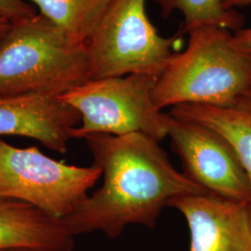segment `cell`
<instances>
[{"label": "cell", "mask_w": 251, "mask_h": 251, "mask_svg": "<svg viewBox=\"0 0 251 251\" xmlns=\"http://www.w3.org/2000/svg\"><path fill=\"white\" fill-rule=\"evenodd\" d=\"M158 77L152 73H134L90 79L60 96L80 115L81 126L73 128L72 139L142 133L159 143L168 137L171 116L152 101Z\"/></svg>", "instance_id": "cell-4"}, {"label": "cell", "mask_w": 251, "mask_h": 251, "mask_svg": "<svg viewBox=\"0 0 251 251\" xmlns=\"http://www.w3.org/2000/svg\"><path fill=\"white\" fill-rule=\"evenodd\" d=\"M31 251L29 250H25V249H12V250H5V251Z\"/></svg>", "instance_id": "cell-18"}, {"label": "cell", "mask_w": 251, "mask_h": 251, "mask_svg": "<svg viewBox=\"0 0 251 251\" xmlns=\"http://www.w3.org/2000/svg\"><path fill=\"white\" fill-rule=\"evenodd\" d=\"M168 206L188 224L189 251H251L250 203L206 193L174 198Z\"/></svg>", "instance_id": "cell-8"}, {"label": "cell", "mask_w": 251, "mask_h": 251, "mask_svg": "<svg viewBox=\"0 0 251 251\" xmlns=\"http://www.w3.org/2000/svg\"><path fill=\"white\" fill-rule=\"evenodd\" d=\"M168 136L186 177L209 194L251 204L246 172L223 136L206 126L172 116Z\"/></svg>", "instance_id": "cell-7"}, {"label": "cell", "mask_w": 251, "mask_h": 251, "mask_svg": "<svg viewBox=\"0 0 251 251\" xmlns=\"http://www.w3.org/2000/svg\"><path fill=\"white\" fill-rule=\"evenodd\" d=\"M170 115L206 126L223 136L241 163L251 193V90L225 107L181 104L172 108Z\"/></svg>", "instance_id": "cell-11"}, {"label": "cell", "mask_w": 251, "mask_h": 251, "mask_svg": "<svg viewBox=\"0 0 251 251\" xmlns=\"http://www.w3.org/2000/svg\"><path fill=\"white\" fill-rule=\"evenodd\" d=\"M233 41L238 50L251 57V27L247 29L241 28L234 32Z\"/></svg>", "instance_id": "cell-15"}, {"label": "cell", "mask_w": 251, "mask_h": 251, "mask_svg": "<svg viewBox=\"0 0 251 251\" xmlns=\"http://www.w3.org/2000/svg\"><path fill=\"white\" fill-rule=\"evenodd\" d=\"M225 8L228 9H234L244 8L251 5V0H223Z\"/></svg>", "instance_id": "cell-16"}, {"label": "cell", "mask_w": 251, "mask_h": 251, "mask_svg": "<svg viewBox=\"0 0 251 251\" xmlns=\"http://www.w3.org/2000/svg\"><path fill=\"white\" fill-rule=\"evenodd\" d=\"M36 9L25 0H0V17L16 23L35 16Z\"/></svg>", "instance_id": "cell-14"}, {"label": "cell", "mask_w": 251, "mask_h": 251, "mask_svg": "<svg viewBox=\"0 0 251 251\" xmlns=\"http://www.w3.org/2000/svg\"><path fill=\"white\" fill-rule=\"evenodd\" d=\"M163 18L179 11L184 18L183 32L195 27L213 25L235 32L242 28L244 18L234 9L225 8L223 0H154Z\"/></svg>", "instance_id": "cell-13"}, {"label": "cell", "mask_w": 251, "mask_h": 251, "mask_svg": "<svg viewBox=\"0 0 251 251\" xmlns=\"http://www.w3.org/2000/svg\"><path fill=\"white\" fill-rule=\"evenodd\" d=\"M75 236L62 220L36 206L0 198V251H73Z\"/></svg>", "instance_id": "cell-10"}, {"label": "cell", "mask_w": 251, "mask_h": 251, "mask_svg": "<svg viewBox=\"0 0 251 251\" xmlns=\"http://www.w3.org/2000/svg\"><path fill=\"white\" fill-rule=\"evenodd\" d=\"M80 115L59 97L27 93L0 95V136L32 138L65 153Z\"/></svg>", "instance_id": "cell-9"}, {"label": "cell", "mask_w": 251, "mask_h": 251, "mask_svg": "<svg viewBox=\"0 0 251 251\" xmlns=\"http://www.w3.org/2000/svg\"><path fill=\"white\" fill-rule=\"evenodd\" d=\"M186 33V50L171 57L152 89L156 107H225L251 90V57L235 48L229 30L202 25Z\"/></svg>", "instance_id": "cell-2"}, {"label": "cell", "mask_w": 251, "mask_h": 251, "mask_svg": "<svg viewBox=\"0 0 251 251\" xmlns=\"http://www.w3.org/2000/svg\"><path fill=\"white\" fill-rule=\"evenodd\" d=\"M145 2H113L88 43L90 79L134 73L161 75L181 36H161L148 18Z\"/></svg>", "instance_id": "cell-5"}, {"label": "cell", "mask_w": 251, "mask_h": 251, "mask_svg": "<svg viewBox=\"0 0 251 251\" xmlns=\"http://www.w3.org/2000/svg\"><path fill=\"white\" fill-rule=\"evenodd\" d=\"M101 175L95 165H66L36 147L18 148L0 139V198L30 204L56 219L70 215Z\"/></svg>", "instance_id": "cell-6"}, {"label": "cell", "mask_w": 251, "mask_h": 251, "mask_svg": "<svg viewBox=\"0 0 251 251\" xmlns=\"http://www.w3.org/2000/svg\"><path fill=\"white\" fill-rule=\"evenodd\" d=\"M90 79L88 44L73 41L40 13L11 23L0 40V95L60 97Z\"/></svg>", "instance_id": "cell-3"}, {"label": "cell", "mask_w": 251, "mask_h": 251, "mask_svg": "<svg viewBox=\"0 0 251 251\" xmlns=\"http://www.w3.org/2000/svg\"><path fill=\"white\" fill-rule=\"evenodd\" d=\"M73 41L88 44L115 0H31Z\"/></svg>", "instance_id": "cell-12"}, {"label": "cell", "mask_w": 251, "mask_h": 251, "mask_svg": "<svg viewBox=\"0 0 251 251\" xmlns=\"http://www.w3.org/2000/svg\"><path fill=\"white\" fill-rule=\"evenodd\" d=\"M103 184L63 220L74 236L101 232L115 239L128 225L153 228L172 199L208 193L177 171L158 142L142 134L85 138Z\"/></svg>", "instance_id": "cell-1"}, {"label": "cell", "mask_w": 251, "mask_h": 251, "mask_svg": "<svg viewBox=\"0 0 251 251\" xmlns=\"http://www.w3.org/2000/svg\"><path fill=\"white\" fill-rule=\"evenodd\" d=\"M10 25H11V22H9V20H7V19L0 17V40L8 32Z\"/></svg>", "instance_id": "cell-17"}]
</instances>
